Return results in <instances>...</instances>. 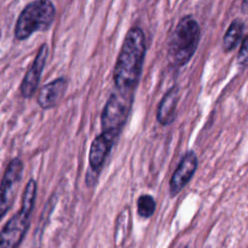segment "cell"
I'll return each instance as SVG.
<instances>
[{"label": "cell", "mask_w": 248, "mask_h": 248, "mask_svg": "<svg viewBox=\"0 0 248 248\" xmlns=\"http://www.w3.org/2000/svg\"><path fill=\"white\" fill-rule=\"evenodd\" d=\"M186 248H187V247H186Z\"/></svg>", "instance_id": "obj_17"}, {"label": "cell", "mask_w": 248, "mask_h": 248, "mask_svg": "<svg viewBox=\"0 0 248 248\" xmlns=\"http://www.w3.org/2000/svg\"><path fill=\"white\" fill-rule=\"evenodd\" d=\"M23 163L19 158H14L8 164L1 182V200H0V213L4 217L7 211L11 208L19 182L22 177Z\"/></svg>", "instance_id": "obj_7"}, {"label": "cell", "mask_w": 248, "mask_h": 248, "mask_svg": "<svg viewBox=\"0 0 248 248\" xmlns=\"http://www.w3.org/2000/svg\"><path fill=\"white\" fill-rule=\"evenodd\" d=\"M236 62L240 69L248 68V34L245 35L242 40L236 56Z\"/></svg>", "instance_id": "obj_15"}, {"label": "cell", "mask_w": 248, "mask_h": 248, "mask_svg": "<svg viewBox=\"0 0 248 248\" xmlns=\"http://www.w3.org/2000/svg\"><path fill=\"white\" fill-rule=\"evenodd\" d=\"M241 13L242 14H248V1H243L241 3Z\"/></svg>", "instance_id": "obj_16"}, {"label": "cell", "mask_w": 248, "mask_h": 248, "mask_svg": "<svg viewBox=\"0 0 248 248\" xmlns=\"http://www.w3.org/2000/svg\"><path fill=\"white\" fill-rule=\"evenodd\" d=\"M201 40V27L192 15L182 16L174 27L168 47L170 62L181 67L187 64L195 54Z\"/></svg>", "instance_id": "obj_2"}, {"label": "cell", "mask_w": 248, "mask_h": 248, "mask_svg": "<svg viewBox=\"0 0 248 248\" xmlns=\"http://www.w3.org/2000/svg\"><path fill=\"white\" fill-rule=\"evenodd\" d=\"M156 209V202L152 196L144 194L139 197L137 201L138 214L142 218H149Z\"/></svg>", "instance_id": "obj_14"}, {"label": "cell", "mask_w": 248, "mask_h": 248, "mask_svg": "<svg viewBox=\"0 0 248 248\" xmlns=\"http://www.w3.org/2000/svg\"><path fill=\"white\" fill-rule=\"evenodd\" d=\"M244 26L245 24L241 18H234L231 22L223 37L222 46L225 52H230L237 46L242 39Z\"/></svg>", "instance_id": "obj_12"}, {"label": "cell", "mask_w": 248, "mask_h": 248, "mask_svg": "<svg viewBox=\"0 0 248 248\" xmlns=\"http://www.w3.org/2000/svg\"><path fill=\"white\" fill-rule=\"evenodd\" d=\"M67 85L68 80L64 77H59L43 85L37 97L38 105L43 109H49L55 107L64 96Z\"/></svg>", "instance_id": "obj_10"}, {"label": "cell", "mask_w": 248, "mask_h": 248, "mask_svg": "<svg viewBox=\"0 0 248 248\" xmlns=\"http://www.w3.org/2000/svg\"><path fill=\"white\" fill-rule=\"evenodd\" d=\"M47 53H48V46L46 44H43L40 46L32 65L26 72V74L20 83L19 91L23 98L29 99L36 92L39 82H40V78H41L43 70L46 65Z\"/></svg>", "instance_id": "obj_9"}, {"label": "cell", "mask_w": 248, "mask_h": 248, "mask_svg": "<svg viewBox=\"0 0 248 248\" xmlns=\"http://www.w3.org/2000/svg\"><path fill=\"white\" fill-rule=\"evenodd\" d=\"M118 136L119 134L113 132H102L91 142L88 155L89 168L85 175V182L88 187L97 183L106 159Z\"/></svg>", "instance_id": "obj_6"}, {"label": "cell", "mask_w": 248, "mask_h": 248, "mask_svg": "<svg viewBox=\"0 0 248 248\" xmlns=\"http://www.w3.org/2000/svg\"><path fill=\"white\" fill-rule=\"evenodd\" d=\"M178 97L179 86L177 84L170 87L163 96L156 111V119L161 125H170L174 120Z\"/></svg>", "instance_id": "obj_11"}, {"label": "cell", "mask_w": 248, "mask_h": 248, "mask_svg": "<svg viewBox=\"0 0 248 248\" xmlns=\"http://www.w3.org/2000/svg\"><path fill=\"white\" fill-rule=\"evenodd\" d=\"M54 17L55 7L51 1L36 0L28 3L17 17L15 26L16 39L22 41L37 31L47 30Z\"/></svg>", "instance_id": "obj_4"}, {"label": "cell", "mask_w": 248, "mask_h": 248, "mask_svg": "<svg viewBox=\"0 0 248 248\" xmlns=\"http://www.w3.org/2000/svg\"><path fill=\"white\" fill-rule=\"evenodd\" d=\"M145 52V36L142 29L138 26L131 27L125 35L112 73L116 89L135 90L141 76Z\"/></svg>", "instance_id": "obj_1"}, {"label": "cell", "mask_w": 248, "mask_h": 248, "mask_svg": "<svg viewBox=\"0 0 248 248\" xmlns=\"http://www.w3.org/2000/svg\"><path fill=\"white\" fill-rule=\"evenodd\" d=\"M131 227V214L128 207L123 209L118 215L115 223V231H114V244L115 247L121 246L129 233Z\"/></svg>", "instance_id": "obj_13"}, {"label": "cell", "mask_w": 248, "mask_h": 248, "mask_svg": "<svg viewBox=\"0 0 248 248\" xmlns=\"http://www.w3.org/2000/svg\"><path fill=\"white\" fill-rule=\"evenodd\" d=\"M198 168V158L193 150H188L182 156L178 166L170 180V196L175 197L190 181Z\"/></svg>", "instance_id": "obj_8"}, {"label": "cell", "mask_w": 248, "mask_h": 248, "mask_svg": "<svg viewBox=\"0 0 248 248\" xmlns=\"http://www.w3.org/2000/svg\"><path fill=\"white\" fill-rule=\"evenodd\" d=\"M134 91L116 89L108 97L101 114L102 132L120 134L130 114Z\"/></svg>", "instance_id": "obj_5"}, {"label": "cell", "mask_w": 248, "mask_h": 248, "mask_svg": "<svg viewBox=\"0 0 248 248\" xmlns=\"http://www.w3.org/2000/svg\"><path fill=\"white\" fill-rule=\"evenodd\" d=\"M37 192L36 180L30 178L25 186L20 209L12 216L0 233V248H17L22 241L33 211Z\"/></svg>", "instance_id": "obj_3"}]
</instances>
